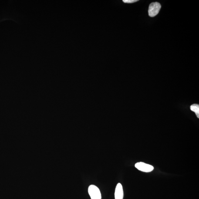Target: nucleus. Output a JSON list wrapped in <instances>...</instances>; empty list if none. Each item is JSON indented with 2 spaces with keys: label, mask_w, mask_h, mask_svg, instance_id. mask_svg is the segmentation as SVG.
<instances>
[{
  "label": "nucleus",
  "mask_w": 199,
  "mask_h": 199,
  "mask_svg": "<svg viewBox=\"0 0 199 199\" xmlns=\"http://www.w3.org/2000/svg\"><path fill=\"white\" fill-rule=\"evenodd\" d=\"M88 193L92 199H102L100 190L96 186L91 185L88 188Z\"/></svg>",
  "instance_id": "nucleus-1"
},
{
  "label": "nucleus",
  "mask_w": 199,
  "mask_h": 199,
  "mask_svg": "<svg viewBox=\"0 0 199 199\" xmlns=\"http://www.w3.org/2000/svg\"><path fill=\"white\" fill-rule=\"evenodd\" d=\"M161 8V5L159 3H152L149 5V8L148 14L149 16L151 17L155 16L159 13Z\"/></svg>",
  "instance_id": "nucleus-2"
},
{
  "label": "nucleus",
  "mask_w": 199,
  "mask_h": 199,
  "mask_svg": "<svg viewBox=\"0 0 199 199\" xmlns=\"http://www.w3.org/2000/svg\"><path fill=\"white\" fill-rule=\"evenodd\" d=\"M135 167L138 170L144 172H150L154 170V167L151 165L140 162L136 163Z\"/></svg>",
  "instance_id": "nucleus-3"
},
{
  "label": "nucleus",
  "mask_w": 199,
  "mask_h": 199,
  "mask_svg": "<svg viewBox=\"0 0 199 199\" xmlns=\"http://www.w3.org/2000/svg\"><path fill=\"white\" fill-rule=\"evenodd\" d=\"M123 186L121 183H118L115 190V199H123Z\"/></svg>",
  "instance_id": "nucleus-4"
},
{
  "label": "nucleus",
  "mask_w": 199,
  "mask_h": 199,
  "mask_svg": "<svg viewBox=\"0 0 199 199\" xmlns=\"http://www.w3.org/2000/svg\"><path fill=\"white\" fill-rule=\"evenodd\" d=\"M190 109L195 113L196 116L198 118H199V106L198 104H194L190 106Z\"/></svg>",
  "instance_id": "nucleus-5"
},
{
  "label": "nucleus",
  "mask_w": 199,
  "mask_h": 199,
  "mask_svg": "<svg viewBox=\"0 0 199 199\" xmlns=\"http://www.w3.org/2000/svg\"><path fill=\"white\" fill-rule=\"evenodd\" d=\"M138 0H123V2L125 3L132 4L137 2Z\"/></svg>",
  "instance_id": "nucleus-6"
}]
</instances>
